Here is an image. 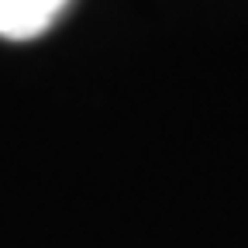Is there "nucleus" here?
Listing matches in <instances>:
<instances>
[{
  "label": "nucleus",
  "mask_w": 248,
  "mask_h": 248,
  "mask_svg": "<svg viewBox=\"0 0 248 248\" xmlns=\"http://www.w3.org/2000/svg\"><path fill=\"white\" fill-rule=\"evenodd\" d=\"M66 0H0V35L4 38H35L59 17Z\"/></svg>",
  "instance_id": "obj_1"
}]
</instances>
